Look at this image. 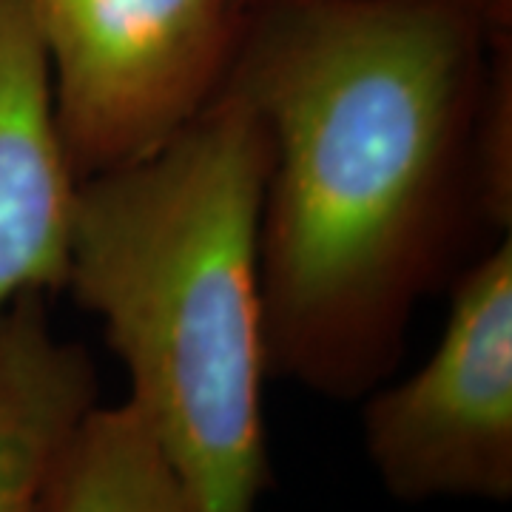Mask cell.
Masks as SVG:
<instances>
[{"mask_svg":"<svg viewBox=\"0 0 512 512\" xmlns=\"http://www.w3.org/2000/svg\"><path fill=\"white\" fill-rule=\"evenodd\" d=\"M100 402L89 350L57 333L46 293L0 313V512H43L55 464Z\"/></svg>","mask_w":512,"mask_h":512,"instance_id":"cell-6","label":"cell"},{"mask_svg":"<svg viewBox=\"0 0 512 512\" xmlns=\"http://www.w3.org/2000/svg\"><path fill=\"white\" fill-rule=\"evenodd\" d=\"M77 183L49 57L20 0H0V313L63 291Z\"/></svg>","mask_w":512,"mask_h":512,"instance_id":"cell-5","label":"cell"},{"mask_svg":"<svg viewBox=\"0 0 512 512\" xmlns=\"http://www.w3.org/2000/svg\"><path fill=\"white\" fill-rule=\"evenodd\" d=\"M245 3V9H251V3H256V0H242Z\"/></svg>","mask_w":512,"mask_h":512,"instance_id":"cell-8","label":"cell"},{"mask_svg":"<svg viewBox=\"0 0 512 512\" xmlns=\"http://www.w3.org/2000/svg\"><path fill=\"white\" fill-rule=\"evenodd\" d=\"M512 0H256L228 80L268 134V373L356 402L484 222L478 111Z\"/></svg>","mask_w":512,"mask_h":512,"instance_id":"cell-1","label":"cell"},{"mask_svg":"<svg viewBox=\"0 0 512 512\" xmlns=\"http://www.w3.org/2000/svg\"><path fill=\"white\" fill-rule=\"evenodd\" d=\"M43 512H194L140 416L94 404L55 464Z\"/></svg>","mask_w":512,"mask_h":512,"instance_id":"cell-7","label":"cell"},{"mask_svg":"<svg viewBox=\"0 0 512 512\" xmlns=\"http://www.w3.org/2000/svg\"><path fill=\"white\" fill-rule=\"evenodd\" d=\"M265 180L262 117L225 77L163 148L77 183L63 291L100 322L194 512H256L271 487Z\"/></svg>","mask_w":512,"mask_h":512,"instance_id":"cell-2","label":"cell"},{"mask_svg":"<svg viewBox=\"0 0 512 512\" xmlns=\"http://www.w3.org/2000/svg\"><path fill=\"white\" fill-rule=\"evenodd\" d=\"M55 80L77 180L137 163L183 131L237 55L242 0H20Z\"/></svg>","mask_w":512,"mask_h":512,"instance_id":"cell-3","label":"cell"},{"mask_svg":"<svg viewBox=\"0 0 512 512\" xmlns=\"http://www.w3.org/2000/svg\"><path fill=\"white\" fill-rule=\"evenodd\" d=\"M365 453L399 501L512 495V237L461 271L436 350L362 404Z\"/></svg>","mask_w":512,"mask_h":512,"instance_id":"cell-4","label":"cell"}]
</instances>
